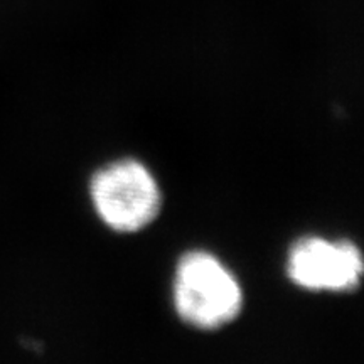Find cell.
Listing matches in <instances>:
<instances>
[{"instance_id": "cell-1", "label": "cell", "mask_w": 364, "mask_h": 364, "mask_svg": "<svg viewBox=\"0 0 364 364\" xmlns=\"http://www.w3.org/2000/svg\"><path fill=\"white\" fill-rule=\"evenodd\" d=\"M174 307L186 324L215 331L240 316L243 290L220 258L204 250H193L177 262Z\"/></svg>"}, {"instance_id": "cell-2", "label": "cell", "mask_w": 364, "mask_h": 364, "mask_svg": "<svg viewBox=\"0 0 364 364\" xmlns=\"http://www.w3.org/2000/svg\"><path fill=\"white\" fill-rule=\"evenodd\" d=\"M95 211L118 233H135L149 226L162 208L156 177L142 162L122 159L100 169L90 184Z\"/></svg>"}, {"instance_id": "cell-3", "label": "cell", "mask_w": 364, "mask_h": 364, "mask_svg": "<svg viewBox=\"0 0 364 364\" xmlns=\"http://www.w3.org/2000/svg\"><path fill=\"white\" fill-rule=\"evenodd\" d=\"M287 275L300 289L311 292H351L361 284L364 258L349 241L306 236L290 248Z\"/></svg>"}]
</instances>
